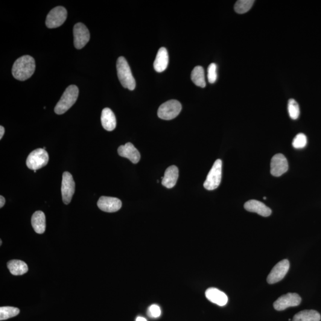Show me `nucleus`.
I'll list each match as a JSON object with an SVG mask.
<instances>
[{
  "label": "nucleus",
  "instance_id": "1",
  "mask_svg": "<svg viewBox=\"0 0 321 321\" xmlns=\"http://www.w3.org/2000/svg\"><path fill=\"white\" fill-rule=\"evenodd\" d=\"M34 58L30 55H23L14 62L12 68L13 77L17 80L24 81L30 78L36 71Z\"/></svg>",
  "mask_w": 321,
  "mask_h": 321
},
{
  "label": "nucleus",
  "instance_id": "2",
  "mask_svg": "<svg viewBox=\"0 0 321 321\" xmlns=\"http://www.w3.org/2000/svg\"><path fill=\"white\" fill-rule=\"evenodd\" d=\"M117 71L121 85L130 90L135 89L136 81L133 78L129 65L125 58L120 57L117 61Z\"/></svg>",
  "mask_w": 321,
  "mask_h": 321
},
{
  "label": "nucleus",
  "instance_id": "3",
  "mask_svg": "<svg viewBox=\"0 0 321 321\" xmlns=\"http://www.w3.org/2000/svg\"><path fill=\"white\" fill-rule=\"evenodd\" d=\"M79 88L77 86L71 85L67 87L62 96L55 106L54 112L57 115H63L71 109L77 102L79 96Z\"/></svg>",
  "mask_w": 321,
  "mask_h": 321
},
{
  "label": "nucleus",
  "instance_id": "4",
  "mask_svg": "<svg viewBox=\"0 0 321 321\" xmlns=\"http://www.w3.org/2000/svg\"><path fill=\"white\" fill-rule=\"evenodd\" d=\"M48 160L47 152L43 149H37L29 155L26 160V165L31 170H37L47 165Z\"/></svg>",
  "mask_w": 321,
  "mask_h": 321
},
{
  "label": "nucleus",
  "instance_id": "5",
  "mask_svg": "<svg viewBox=\"0 0 321 321\" xmlns=\"http://www.w3.org/2000/svg\"><path fill=\"white\" fill-rule=\"evenodd\" d=\"M182 110V105L180 102L172 100L165 102L159 107L158 110V116L159 118L165 120L176 118Z\"/></svg>",
  "mask_w": 321,
  "mask_h": 321
},
{
  "label": "nucleus",
  "instance_id": "6",
  "mask_svg": "<svg viewBox=\"0 0 321 321\" xmlns=\"http://www.w3.org/2000/svg\"><path fill=\"white\" fill-rule=\"evenodd\" d=\"M222 160L220 159L215 160L211 170L207 176L203 186L208 191H212L220 186L222 178Z\"/></svg>",
  "mask_w": 321,
  "mask_h": 321
},
{
  "label": "nucleus",
  "instance_id": "7",
  "mask_svg": "<svg viewBox=\"0 0 321 321\" xmlns=\"http://www.w3.org/2000/svg\"><path fill=\"white\" fill-rule=\"evenodd\" d=\"M68 17V11L62 6H58L52 9L46 19V25L48 28H56L62 25Z\"/></svg>",
  "mask_w": 321,
  "mask_h": 321
},
{
  "label": "nucleus",
  "instance_id": "8",
  "mask_svg": "<svg viewBox=\"0 0 321 321\" xmlns=\"http://www.w3.org/2000/svg\"><path fill=\"white\" fill-rule=\"evenodd\" d=\"M75 191V183L72 175L69 172H64L61 183V195L63 202L66 205L71 203Z\"/></svg>",
  "mask_w": 321,
  "mask_h": 321
},
{
  "label": "nucleus",
  "instance_id": "9",
  "mask_svg": "<svg viewBox=\"0 0 321 321\" xmlns=\"http://www.w3.org/2000/svg\"><path fill=\"white\" fill-rule=\"evenodd\" d=\"M301 302V297L298 294L288 293L280 297L274 303V308L277 311H284L288 308L299 306Z\"/></svg>",
  "mask_w": 321,
  "mask_h": 321
},
{
  "label": "nucleus",
  "instance_id": "10",
  "mask_svg": "<svg viewBox=\"0 0 321 321\" xmlns=\"http://www.w3.org/2000/svg\"><path fill=\"white\" fill-rule=\"evenodd\" d=\"M290 268V262L287 259H284L279 262L271 271L267 277V282L270 284L278 282L286 276Z\"/></svg>",
  "mask_w": 321,
  "mask_h": 321
},
{
  "label": "nucleus",
  "instance_id": "11",
  "mask_svg": "<svg viewBox=\"0 0 321 321\" xmlns=\"http://www.w3.org/2000/svg\"><path fill=\"white\" fill-rule=\"evenodd\" d=\"M74 45L78 49L83 48L90 40V34L86 26L81 23L76 24L74 28Z\"/></svg>",
  "mask_w": 321,
  "mask_h": 321
},
{
  "label": "nucleus",
  "instance_id": "12",
  "mask_svg": "<svg viewBox=\"0 0 321 321\" xmlns=\"http://www.w3.org/2000/svg\"><path fill=\"white\" fill-rule=\"evenodd\" d=\"M288 170V163L284 155L278 154L275 155L271 161V174L273 176H282Z\"/></svg>",
  "mask_w": 321,
  "mask_h": 321
},
{
  "label": "nucleus",
  "instance_id": "13",
  "mask_svg": "<svg viewBox=\"0 0 321 321\" xmlns=\"http://www.w3.org/2000/svg\"><path fill=\"white\" fill-rule=\"evenodd\" d=\"M98 208L106 212H115L121 208V201L118 198L101 197L98 201Z\"/></svg>",
  "mask_w": 321,
  "mask_h": 321
},
{
  "label": "nucleus",
  "instance_id": "14",
  "mask_svg": "<svg viewBox=\"0 0 321 321\" xmlns=\"http://www.w3.org/2000/svg\"><path fill=\"white\" fill-rule=\"evenodd\" d=\"M118 153L120 156L126 158L133 164H137L141 159V154L132 143L121 145L118 149Z\"/></svg>",
  "mask_w": 321,
  "mask_h": 321
},
{
  "label": "nucleus",
  "instance_id": "15",
  "mask_svg": "<svg viewBox=\"0 0 321 321\" xmlns=\"http://www.w3.org/2000/svg\"><path fill=\"white\" fill-rule=\"evenodd\" d=\"M244 208L247 211L255 212L257 214L262 216V217H268L272 213V211L264 203L256 200H250L244 203Z\"/></svg>",
  "mask_w": 321,
  "mask_h": 321
},
{
  "label": "nucleus",
  "instance_id": "16",
  "mask_svg": "<svg viewBox=\"0 0 321 321\" xmlns=\"http://www.w3.org/2000/svg\"><path fill=\"white\" fill-rule=\"evenodd\" d=\"M205 296L210 302L220 306H224L228 302V297L226 294L216 288L207 289Z\"/></svg>",
  "mask_w": 321,
  "mask_h": 321
},
{
  "label": "nucleus",
  "instance_id": "17",
  "mask_svg": "<svg viewBox=\"0 0 321 321\" xmlns=\"http://www.w3.org/2000/svg\"><path fill=\"white\" fill-rule=\"evenodd\" d=\"M169 57L167 49L160 48L157 55L154 63V68L156 71L161 73L165 71L168 65Z\"/></svg>",
  "mask_w": 321,
  "mask_h": 321
},
{
  "label": "nucleus",
  "instance_id": "18",
  "mask_svg": "<svg viewBox=\"0 0 321 321\" xmlns=\"http://www.w3.org/2000/svg\"><path fill=\"white\" fill-rule=\"evenodd\" d=\"M179 178V169L175 165L170 166L165 171L162 179V185L168 189L173 188L176 185Z\"/></svg>",
  "mask_w": 321,
  "mask_h": 321
},
{
  "label": "nucleus",
  "instance_id": "19",
  "mask_svg": "<svg viewBox=\"0 0 321 321\" xmlns=\"http://www.w3.org/2000/svg\"><path fill=\"white\" fill-rule=\"evenodd\" d=\"M101 123L103 127L107 131H113L115 129L117 121L115 114L112 110L106 108L101 113Z\"/></svg>",
  "mask_w": 321,
  "mask_h": 321
},
{
  "label": "nucleus",
  "instance_id": "20",
  "mask_svg": "<svg viewBox=\"0 0 321 321\" xmlns=\"http://www.w3.org/2000/svg\"><path fill=\"white\" fill-rule=\"evenodd\" d=\"M32 226L38 234H43L46 229V219L44 213L38 211L32 215Z\"/></svg>",
  "mask_w": 321,
  "mask_h": 321
},
{
  "label": "nucleus",
  "instance_id": "21",
  "mask_svg": "<svg viewBox=\"0 0 321 321\" xmlns=\"http://www.w3.org/2000/svg\"><path fill=\"white\" fill-rule=\"evenodd\" d=\"M7 268L13 276H22L28 271L27 264L20 260L10 261L7 263Z\"/></svg>",
  "mask_w": 321,
  "mask_h": 321
},
{
  "label": "nucleus",
  "instance_id": "22",
  "mask_svg": "<svg viewBox=\"0 0 321 321\" xmlns=\"http://www.w3.org/2000/svg\"><path fill=\"white\" fill-rule=\"evenodd\" d=\"M321 315L314 310L299 312L293 317L292 321H320Z\"/></svg>",
  "mask_w": 321,
  "mask_h": 321
},
{
  "label": "nucleus",
  "instance_id": "23",
  "mask_svg": "<svg viewBox=\"0 0 321 321\" xmlns=\"http://www.w3.org/2000/svg\"><path fill=\"white\" fill-rule=\"evenodd\" d=\"M191 79L193 82L197 86L201 87L206 86L205 72L202 66L195 67L192 72Z\"/></svg>",
  "mask_w": 321,
  "mask_h": 321
},
{
  "label": "nucleus",
  "instance_id": "24",
  "mask_svg": "<svg viewBox=\"0 0 321 321\" xmlns=\"http://www.w3.org/2000/svg\"><path fill=\"white\" fill-rule=\"evenodd\" d=\"M255 2L253 0H239L235 5V10L238 14H244L249 11Z\"/></svg>",
  "mask_w": 321,
  "mask_h": 321
},
{
  "label": "nucleus",
  "instance_id": "25",
  "mask_svg": "<svg viewBox=\"0 0 321 321\" xmlns=\"http://www.w3.org/2000/svg\"><path fill=\"white\" fill-rule=\"evenodd\" d=\"M19 309L11 306H3L0 308V320L4 321L18 315Z\"/></svg>",
  "mask_w": 321,
  "mask_h": 321
},
{
  "label": "nucleus",
  "instance_id": "26",
  "mask_svg": "<svg viewBox=\"0 0 321 321\" xmlns=\"http://www.w3.org/2000/svg\"><path fill=\"white\" fill-rule=\"evenodd\" d=\"M288 112L290 118L297 120L300 116V109L298 103L294 99H290L288 102Z\"/></svg>",
  "mask_w": 321,
  "mask_h": 321
},
{
  "label": "nucleus",
  "instance_id": "27",
  "mask_svg": "<svg viewBox=\"0 0 321 321\" xmlns=\"http://www.w3.org/2000/svg\"><path fill=\"white\" fill-rule=\"evenodd\" d=\"M306 144H307V138L303 133H299L297 135L292 142L293 147L296 149L305 148Z\"/></svg>",
  "mask_w": 321,
  "mask_h": 321
},
{
  "label": "nucleus",
  "instance_id": "28",
  "mask_svg": "<svg viewBox=\"0 0 321 321\" xmlns=\"http://www.w3.org/2000/svg\"><path fill=\"white\" fill-rule=\"evenodd\" d=\"M217 66L215 63H211L208 68V80L210 83H214L217 80Z\"/></svg>",
  "mask_w": 321,
  "mask_h": 321
},
{
  "label": "nucleus",
  "instance_id": "29",
  "mask_svg": "<svg viewBox=\"0 0 321 321\" xmlns=\"http://www.w3.org/2000/svg\"><path fill=\"white\" fill-rule=\"evenodd\" d=\"M148 315L149 317L153 318H157L160 317L161 311L160 306L157 305H152L148 309Z\"/></svg>",
  "mask_w": 321,
  "mask_h": 321
},
{
  "label": "nucleus",
  "instance_id": "30",
  "mask_svg": "<svg viewBox=\"0 0 321 321\" xmlns=\"http://www.w3.org/2000/svg\"><path fill=\"white\" fill-rule=\"evenodd\" d=\"M5 202V198L2 196H0V208H1L4 206Z\"/></svg>",
  "mask_w": 321,
  "mask_h": 321
},
{
  "label": "nucleus",
  "instance_id": "31",
  "mask_svg": "<svg viewBox=\"0 0 321 321\" xmlns=\"http://www.w3.org/2000/svg\"><path fill=\"white\" fill-rule=\"evenodd\" d=\"M4 132V127H2V125H1V126H0V139H1L2 138V137H3Z\"/></svg>",
  "mask_w": 321,
  "mask_h": 321
},
{
  "label": "nucleus",
  "instance_id": "32",
  "mask_svg": "<svg viewBox=\"0 0 321 321\" xmlns=\"http://www.w3.org/2000/svg\"><path fill=\"white\" fill-rule=\"evenodd\" d=\"M136 321H147V320H146L144 318L138 317L136 318Z\"/></svg>",
  "mask_w": 321,
  "mask_h": 321
},
{
  "label": "nucleus",
  "instance_id": "33",
  "mask_svg": "<svg viewBox=\"0 0 321 321\" xmlns=\"http://www.w3.org/2000/svg\"><path fill=\"white\" fill-rule=\"evenodd\" d=\"M1 244H2V241L1 240V241H0V245H1Z\"/></svg>",
  "mask_w": 321,
  "mask_h": 321
},
{
  "label": "nucleus",
  "instance_id": "34",
  "mask_svg": "<svg viewBox=\"0 0 321 321\" xmlns=\"http://www.w3.org/2000/svg\"><path fill=\"white\" fill-rule=\"evenodd\" d=\"M264 200H267V198L266 197H264Z\"/></svg>",
  "mask_w": 321,
  "mask_h": 321
},
{
  "label": "nucleus",
  "instance_id": "35",
  "mask_svg": "<svg viewBox=\"0 0 321 321\" xmlns=\"http://www.w3.org/2000/svg\"><path fill=\"white\" fill-rule=\"evenodd\" d=\"M34 173H36L37 170H34Z\"/></svg>",
  "mask_w": 321,
  "mask_h": 321
}]
</instances>
